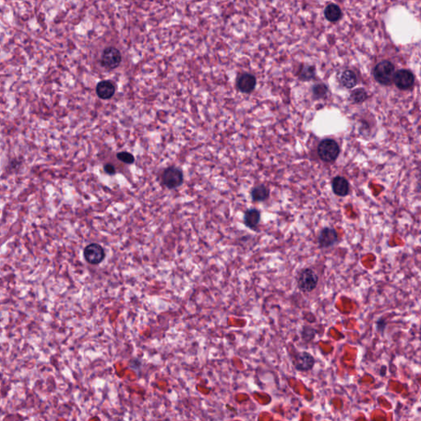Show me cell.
Here are the masks:
<instances>
[{"label":"cell","instance_id":"obj_19","mask_svg":"<svg viewBox=\"0 0 421 421\" xmlns=\"http://www.w3.org/2000/svg\"><path fill=\"white\" fill-rule=\"evenodd\" d=\"M328 87H326L325 85H317V86H315V87H313V96H314L315 98H317V99H319V98L324 97V96L327 95V93H328Z\"/></svg>","mask_w":421,"mask_h":421},{"label":"cell","instance_id":"obj_16","mask_svg":"<svg viewBox=\"0 0 421 421\" xmlns=\"http://www.w3.org/2000/svg\"><path fill=\"white\" fill-rule=\"evenodd\" d=\"M324 15L329 22H337L341 18V10L337 5H329L324 11Z\"/></svg>","mask_w":421,"mask_h":421},{"label":"cell","instance_id":"obj_23","mask_svg":"<svg viewBox=\"0 0 421 421\" xmlns=\"http://www.w3.org/2000/svg\"><path fill=\"white\" fill-rule=\"evenodd\" d=\"M128 365H129L128 366L131 369H134V370H139V369H141L142 361L137 358H133L129 361Z\"/></svg>","mask_w":421,"mask_h":421},{"label":"cell","instance_id":"obj_6","mask_svg":"<svg viewBox=\"0 0 421 421\" xmlns=\"http://www.w3.org/2000/svg\"><path fill=\"white\" fill-rule=\"evenodd\" d=\"M320 249H329L336 245L339 241V235L336 229L326 226L319 231L317 238Z\"/></svg>","mask_w":421,"mask_h":421},{"label":"cell","instance_id":"obj_10","mask_svg":"<svg viewBox=\"0 0 421 421\" xmlns=\"http://www.w3.org/2000/svg\"><path fill=\"white\" fill-rule=\"evenodd\" d=\"M332 189L335 195L341 197V198H345L349 195V182L342 176H336L332 181Z\"/></svg>","mask_w":421,"mask_h":421},{"label":"cell","instance_id":"obj_4","mask_svg":"<svg viewBox=\"0 0 421 421\" xmlns=\"http://www.w3.org/2000/svg\"><path fill=\"white\" fill-rule=\"evenodd\" d=\"M162 183L169 189H176L181 187L184 183L182 170L174 166L166 168L163 172Z\"/></svg>","mask_w":421,"mask_h":421},{"label":"cell","instance_id":"obj_14","mask_svg":"<svg viewBox=\"0 0 421 421\" xmlns=\"http://www.w3.org/2000/svg\"><path fill=\"white\" fill-rule=\"evenodd\" d=\"M250 196L254 202H263L267 201L270 197V190L264 185H259L254 187L250 192Z\"/></svg>","mask_w":421,"mask_h":421},{"label":"cell","instance_id":"obj_12","mask_svg":"<svg viewBox=\"0 0 421 421\" xmlns=\"http://www.w3.org/2000/svg\"><path fill=\"white\" fill-rule=\"evenodd\" d=\"M256 86V79L252 74H243L237 80V87L243 93H250Z\"/></svg>","mask_w":421,"mask_h":421},{"label":"cell","instance_id":"obj_21","mask_svg":"<svg viewBox=\"0 0 421 421\" xmlns=\"http://www.w3.org/2000/svg\"><path fill=\"white\" fill-rule=\"evenodd\" d=\"M313 77H314V67H308L302 71L300 79H301V80L304 81L311 80V79H313Z\"/></svg>","mask_w":421,"mask_h":421},{"label":"cell","instance_id":"obj_3","mask_svg":"<svg viewBox=\"0 0 421 421\" xmlns=\"http://www.w3.org/2000/svg\"><path fill=\"white\" fill-rule=\"evenodd\" d=\"M340 153L338 144L332 139H324L319 144L318 154L322 161L332 162L336 161Z\"/></svg>","mask_w":421,"mask_h":421},{"label":"cell","instance_id":"obj_5","mask_svg":"<svg viewBox=\"0 0 421 421\" xmlns=\"http://www.w3.org/2000/svg\"><path fill=\"white\" fill-rule=\"evenodd\" d=\"M292 364L295 369L299 372L309 371L315 365V359L310 353L307 352H294L292 355Z\"/></svg>","mask_w":421,"mask_h":421},{"label":"cell","instance_id":"obj_7","mask_svg":"<svg viewBox=\"0 0 421 421\" xmlns=\"http://www.w3.org/2000/svg\"><path fill=\"white\" fill-rule=\"evenodd\" d=\"M85 260L91 265H98L106 259L104 248L99 243H90L83 250Z\"/></svg>","mask_w":421,"mask_h":421},{"label":"cell","instance_id":"obj_24","mask_svg":"<svg viewBox=\"0 0 421 421\" xmlns=\"http://www.w3.org/2000/svg\"><path fill=\"white\" fill-rule=\"evenodd\" d=\"M104 170L107 174H110V176H114L116 173L115 166L112 164H110V163L104 165Z\"/></svg>","mask_w":421,"mask_h":421},{"label":"cell","instance_id":"obj_2","mask_svg":"<svg viewBox=\"0 0 421 421\" xmlns=\"http://www.w3.org/2000/svg\"><path fill=\"white\" fill-rule=\"evenodd\" d=\"M395 67L390 61L383 60L378 63L373 69V77L378 83L389 85L393 80Z\"/></svg>","mask_w":421,"mask_h":421},{"label":"cell","instance_id":"obj_20","mask_svg":"<svg viewBox=\"0 0 421 421\" xmlns=\"http://www.w3.org/2000/svg\"><path fill=\"white\" fill-rule=\"evenodd\" d=\"M117 158L122 162L125 163V164H132L134 163L135 158L131 153L127 152H119L117 154Z\"/></svg>","mask_w":421,"mask_h":421},{"label":"cell","instance_id":"obj_9","mask_svg":"<svg viewBox=\"0 0 421 421\" xmlns=\"http://www.w3.org/2000/svg\"><path fill=\"white\" fill-rule=\"evenodd\" d=\"M393 81L397 88L401 90H407L412 87L415 82V77L410 70H398L393 77Z\"/></svg>","mask_w":421,"mask_h":421},{"label":"cell","instance_id":"obj_1","mask_svg":"<svg viewBox=\"0 0 421 421\" xmlns=\"http://www.w3.org/2000/svg\"><path fill=\"white\" fill-rule=\"evenodd\" d=\"M319 282L317 272L311 267H305L299 272L296 284L302 293H311L317 288Z\"/></svg>","mask_w":421,"mask_h":421},{"label":"cell","instance_id":"obj_13","mask_svg":"<svg viewBox=\"0 0 421 421\" xmlns=\"http://www.w3.org/2000/svg\"><path fill=\"white\" fill-rule=\"evenodd\" d=\"M96 91L100 99L109 100L115 95V86L111 81H101L96 86Z\"/></svg>","mask_w":421,"mask_h":421},{"label":"cell","instance_id":"obj_8","mask_svg":"<svg viewBox=\"0 0 421 421\" xmlns=\"http://www.w3.org/2000/svg\"><path fill=\"white\" fill-rule=\"evenodd\" d=\"M122 61L120 50L115 47H107L103 51L100 63L107 69H115L120 66Z\"/></svg>","mask_w":421,"mask_h":421},{"label":"cell","instance_id":"obj_11","mask_svg":"<svg viewBox=\"0 0 421 421\" xmlns=\"http://www.w3.org/2000/svg\"><path fill=\"white\" fill-rule=\"evenodd\" d=\"M261 222V212L259 209L250 208L243 214V224L247 228L256 230Z\"/></svg>","mask_w":421,"mask_h":421},{"label":"cell","instance_id":"obj_15","mask_svg":"<svg viewBox=\"0 0 421 421\" xmlns=\"http://www.w3.org/2000/svg\"><path fill=\"white\" fill-rule=\"evenodd\" d=\"M340 81L343 87L348 89L354 88L357 85V78H356V74L350 70H346L345 72H343Z\"/></svg>","mask_w":421,"mask_h":421},{"label":"cell","instance_id":"obj_18","mask_svg":"<svg viewBox=\"0 0 421 421\" xmlns=\"http://www.w3.org/2000/svg\"><path fill=\"white\" fill-rule=\"evenodd\" d=\"M350 97H352V100L355 103L361 104V103L364 102L367 99L368 95L365 90L362 89V88H358V89H356L355 91H352Z\"/></svg>","mask_w":421,"mask_h":421},{"label":"cell","instance_id":"obj_22","mask_svg":"<svg viewBox=\"0 0 421 421\" xmlns=\"http://www.w3.org/2000/svg\"><path fill=\"white\" fill-rule=\"evenodd\" d=\"M387 325H388V324H387L386 319H383V318H380L376 322V330L378 331V332L383 333L385 329H386Z\"/></svg>","mask_w":421,"mask_h":421},{"label":"cell","instance_id":"obj_17","mask_svg":"<svg viewBox=\"0 0 421 421\" xmlns=\"http://www.w3.org/2000/svg\"><path fill=\"white\" fill-rule=\"evenodd\" d=\"M315 335H316V330H315L314 328H312V327L305 325L302 328V340L305 341V342H309V341H312L314 338Z\"/></svg>","mask_w":421,"mask_h":421}]
</instances>
